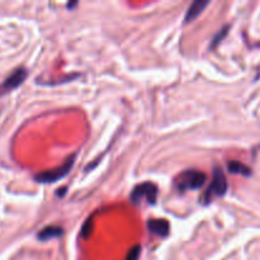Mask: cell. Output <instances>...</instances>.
<instances>
[{"mask_svg":"<svg viewBox=\"0 0 260 260\" xmlns=\"http://www.w3.org/2000/svg\"><path fill=\"white\" fill-rule=\"evenodd\" d=\"M76 159V154L71 155L62 165L57 168H53V169L46 170V172L38 173L33 177V179L38 183H42V184H51V183L58 182V180L63 179L69 173L71 172L74 167V162H75Z\"/></svg>","mask_w":260,"mask_h":260,"instance_id":"6da1fadb","label":"cell"},{"mask_svg":"<svg viewBox=\"0 0 260 260\" xmlns=\"http://www.w3.org/2000/svg\"><path fill=\"white\" fill-rule=\"evenodd\" d=\"M206 180H207V175L200 170H187V172L182 173L179 177L177 178V185L179 192H187V190H196L200 189L205 185Z\"/></svg>","mask_w":260,"mask_h":260,"instance_id":"7a4b0ae2","label":"cell"},{"mask_svg":"<svg viewBox=\"0 0 260 260\" xmlns=\"http://www.w3.org/2000/svg\"><path fill=\"white\" fill-rule=\"evenodd\" d=\"M157 193H159V189L156 184L151 182H145L134 188L129 198L134 205H141L142 201H146L147 205L154 206L157 200Z\"/></svg>","mask_w":260,"mask_h":260,"instance_id":"3957f363","label":"cell"},{"mask_svg":"<svg viewBox=\"0 0 260 260\" xmlns=\"http://www.w3.org/2000/svg\"><path fill=\"white\" fill-rule=\"evenodd\" d=\"M226 190H228V179H226L222 169L216 167L215 169H213L212 183H211L208 189L206 190L205 196H203V202L207 205V203H210L213 198L222 197V196H225Z\"/></svg>","mask_w":260,"mask_h":260,"instance_id":"277c9868","label":"cell"},{"mask_svg":"<svg viewBox=\"0 0 260 260\" xmlns=\"http://www.w3.org/2000/svg\"><path fill=\"white\" fill-rule=\"evenodd\" d=\"M28 76V70L25 68H18L0 84V96L10 93L14 89L19 88Z\"/></svg>","mask_w":260,"mask_h":260,"instance_id":"5b68a950","label":"cell"},{"mask_svg":"<svg viewBox=\"0 0 260 260\" xmlns=\"http://www.w3.org/2000/svg\"><path fill=\"white\" fill-rule=\"evenodd\" d=\"M147 229L150 233L155 234L160 238H165L170 233L169 222L167 220H160V218H152V220L147 221Z\"/></svg>","mask_w":260,"mask_h":260,"instance_id":"8992f818","label":"cell"},{"mask_svg":"<svg viewBox=\"0 0 260 260\" xmlns=\"http://www.w3.org/2000/svg\"><path fill=\"white\" fill-rule=\"evenodd\" d=\"M207 5H210V2H207V0H197V2L193 3V4L188 8L187 13H185L184 24H188V23L197 19V18L202 14V12L206 9Z\"/></svg>","mask_w":260,"mask_h":260,"instance_id":"52a82bcc","label":"cell"},{"mask_svg":"<svg viewBox=\"0 0 260 260\" xmlns=\"http://www.w3.org/2000/svg\"><path fill=\"white\" fill-rule=\"evenodd\" d=\"M63 234V229L60 226H46L45 229L40 231L37 234V239L40 241H48L52 240V239L60 238Z\"/></svg>","mask_w":260,"mask_h":260,"instance_id":"ba28073f","label":"cell"},{"mask_svg":"<svg viewBox=\"0 0 260 260\" xmlns=\"http://www.w3.org/2000/svg\"><path fill=\"white\" fill-rule=\"evenodd\" d=\"M229 173L235 175H243V177H250L251 169L248 165L243 164L240 161H229L228 162Z\"/></svg>","mask_w":260,"mask_h":260,"instance_id":"9c48e42d","label":"cell"},{"mask_svg":"<svg viewBox=\"0 0 260 260\" xmlns=\"http://www.w3.org/2000/svg\"><path fill=\"white\" fill-rule=\"evenodd\" d=\"M229 28H230V25H225V27L221 28V29L218 30L217 35H216L215 37L212 38V42H211V48H215L216 46H217L218 43H220L221 41H222L223 38H225L226 36H228V33H229Z\"/></svg>","mask_w":260,"mask_h":260,"instance_id":"30bf717a","label":"cell"},{"mask_svg":"<svg viewBox=\"0 0 260 260\" xmlns=\"http://www.w3.org/2000/svg\"><path fill=\"white\" fill-rule=\"evenodd\" d=\"M140 254H141V246L135 245L134 248H131V250L127 254L126 260H139Z\"/></svg>","mask_w":260,"mask_h":260,"instance_id":"8fae6325","label":"cell"},{"mask_svg":"<svg viewBox=\"0 0 260 260\" xmlns=\"http://www.w3.org/2000/svg\"><path fill=\"white\" fill-rule=\"evenodd\" d=\"M90 230H91V221L89 222L88 220L85 223H84L83 229H81V236H83V238H88V236L90 235Z\"/></svg>","mask_w":260,"mask_h":260,"instance_id":"7c38bea8","label":"cell"},{"mask_svg":"<svg viewBox=\"0 0 260 260\" xmlns=\"http://www.w3.org/2000/svg\"><path fill=\"white\" fill-rule=\"evenodd\" d=\"M76 5H78V3H69V4H68V8H69V9H73V8L74 7H76Z\"/></svg>","mask_w":260,"mask_h":260,"instance_id":"4fadbf2b","label":"cell"}]
</instances>
